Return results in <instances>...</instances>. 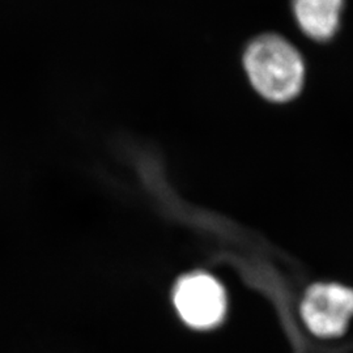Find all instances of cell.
<instances>
[{"instance_id":"cell-1","label":"cell","mask_w":353,"mask_h":353,"mask_svg":"<svg viewBox=\"0 0 353 353\" xmlns=\"http://www.w3.org/2000/svg\"><path fill=\"white\" fill-rule=\"evenodd\" d=\"M243 62L252 87L270 101H290L303 89V57L290 42L278 34H265L254 39L246 49Z\"/></svg>"},{"instance_id":"cell-2","label":"cell","mask_w":353,"mask_h":353,"mask_svg":"<svg viewBox=\"0 0 353 353\" xmlns=\"http://www.w3.org/2000/svg\"><path fill=\"white\" fill-rule=\"evenodd\" d=\"M299 316L318 341L341 339L353 319V288L339 281L309 284L300 299Z\"/></svg>"},{"instance_id":"cell-3","label":"cell","mask_w":353,"mask_h":353,"mask_svg":"<svg viewBox=\"0 0 353 353\" xmlns=\"http://www.w3.org/2000/svg\"><path fill=\"white\" fill-rule=\"evenodd\" d=\"M173 301L183 322L194 328L217 326L227 310L224 288L216 279L203 272L181 279L174 288Z\"/></svg>"},{"instance_id":"cell-4","label":"cell","mask_w":353,"mask_h":353,"mask_svg":"<svg viewBox=\"0 0 353 353\" xmlns=\"http://www.w3.org/2000/svg\"><path fill=\"white\" fill-rule=\"evenodd\" d=\"M343 4L344 0H293V13L307 37L323 42L338 32Z\"/></svg>"}]
</instances>
